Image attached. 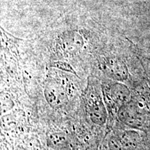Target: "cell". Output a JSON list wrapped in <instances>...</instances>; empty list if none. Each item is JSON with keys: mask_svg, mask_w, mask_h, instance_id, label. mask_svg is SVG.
<instances>
[{"mask_svg": "<svg viewBox=\"0 0 150 150\" xmlns=\"http://www.w3.org/2000/svg\"><path fill=\"white\" fill-rule=\"evenodd\" d=\"M55 65L56 67H59V68L62 69V70H64L65 71H68V72L74 73L73 69L72 67H70V65H67V63H62V62H57V63H55Z\"/></svg>", "mask_w": 150, "mask_h": 150, "instance_id": "obj_4", "label": "cell"}, {"mask_svg": "<svg viewBox=\"0 0 150 150\" xmlns=\"http://www.w3.org/2000/svg\"><path fill=\"white\" fill-rule=\"evenodd\" d=\"M45 97L48 104L56 109L64 106L67 102V94L64 88L56 82L47 84L45 89Z\"/></svg>", "mask_w": 150, "mask_h": 150, "instance_id": "obj_1", "label": "cell"}, {"mask_svg": "<svg viewBox=\"0 0 150 150\" xmlns=\"http://www.w3.org/2000/svg\"><path fill=\"white\" fill-rule=\"evenodd\" d=\"M65 140V135L61 133H54L49 136L47 142L48 145L52 147H58L64 145Z\"/></svg>", "mask_w": 150, "mask_h": 150, "instance_id": "obj_3", "label": "cell"}, {"mask_svg": "<svg viewBox=\"0 0 150 150\" xmlns=\"http://www.w3.org/2000/svg\"><path fill=\"white\" fill-rule=\"evenodd\" d=\"M88 114L91 120L97 125H102L106 122L107 113L102 99L99 96L90 99L88 106Z\"/></svg>", "mask_w": 150, "mask_h": 150, "instance_id": "obj_2", "label": "cell"}]
</instances>
